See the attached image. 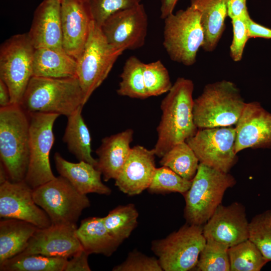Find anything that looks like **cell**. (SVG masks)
Wrapping results in <instances>:
<instances>
[{
    "label": "cell",
    "instance_id": "obj_1",
    "mask_svg": "<svg viewBox=\"0 0 271 271\" xmlns=\"http://www.w3.org/2000/svg\"><path fill=\"white\" fill-rule=\"evenodd\" d=\"M194 86L191 80L179 77L162 100L158 139L153 149L158 157L161 158L172 147L186 141L198 130L193 112Z\"/></svg>",
    "mask_w": 271,
    "mask_h": 271
},
{
    "label": "cell",
    "instance_id": "obj_2",
    "mask_svg": "<svg viewBox=\"0 0 271 271\" xmlns=\"http://www.w3.org/2000/svg\"><path fill=\"white\" fill-rule=\"evenodd\" d=\"M20 105L28 113H54L68 117L84 106V96L76 76H33Z\"/></svg>",
    "mask_w": 271,
    "mask_h": 271
},
{
    "label": "cell",
    "instance_id": "obj_3",
    "mask_svg": "<svg viewBox=\"0 0 271 271\" xmlns=\"http://www.w3.org/2000/svg\"><path fill=\"white\" fill-rule=\"evenodd\" d=\"M30 122L19 104L0 108L1 164L10 181L25 180L29 163Z\"/></svg>",
    "mask_w": 271,
    "mask_h": 271
},
{
    "label": "cell",
    "instance_id": "obj_4",
    "mask_svg": "<svg viewBox=\"0 0 271 271\" xmlns=\"http://www.w3.org/2000/svg\"><path fill=\"white\" fill-rule=\"evenodd\" d=\"M245 104L232 82L222 80L209 83L194 99L195 124L199 129L236 125Z\"/></svg>",
    "mask_w": 271,
    "mask_h": 271
},
{
    "label": "cell",
    "instance_id": "obj_5",
    "mask_svg": "<svg viewBox=\"0 0 271 271\" xmlns=\"http://www.w3.org/2000/svg\"><path fill=\"white\" fill-rule=\"evenodd\" d=\"M236 183L229 173L199 163L190 188L183 194L186 204L184 216L187 223L203 226L221 204L226 190Z\"/></svg>",
    "mask_w": 271,
    "mask_h": 271
},
{
    "label": "cell",
    "instance_id": "obj_6",
    "mask_svg": "<svg viewBox=\"0 0 271 271\" xmlns=\"http://www.w3.org/2000/svg\"><path fill=\"white\" fill-rule=\"evenodd\" d=\"M124 51L110 45L93 21L85 48L77 61L76 77L86 103L93 92L107 78Z\"/></svg>",
    "mask_w": 271,
    "mask_h": 271
},
{
    "label": "cell",
    "instance_id": "obj_7",
    "mask_svg": "<svg viewBox=\"0 0 271 271\" xmlns=\"http://www.w3.org/2000/svg\"><path fill=\"white\" fill-rule=\"evenodd\" d=\"M164 21L163 44L170 59L187 66L193 65L204 42L199 13L190 6Z\"/></svg>",
    "mask_w": 271,
    "mask_h": 271
},
{
    "label": "cell",
    "instance_id": "obj_8",
    "mask_svg": "<svg viewBox=\"0 0 271 271\" xmlns=\"http://www.w3.org/2000/svg\"><path fill=\"white\" fill-rule=\"evenodd\" d=\"M203 226L187 223L165 238L154 240L151 250L164 271L194 269L206 239Z\"/></svg>",
    "mask_w": 271,
    "mask_h": 271
},
{
    "label": "cell",
    "instance_id": "obj_9",
    "mask_svg": "<svg viewBox=\"0 0 271 271\" xmlns=\"http://www.w3.org/2000/svg\"><path fill=\"white\" fill-rule=\"evenodd\" d=\"M35 48L28 33L11 36L0 47V79L8 86L11 104H20L33 76Z\"/></svg>",
    "mask_w": 271,
    "mask_h": 271
},
{
    "label": "cell",
    "instance_id": "obj_10",
    "mask_svg": "<svg viewBox=\"0 0 271 271\" xmlns=\"http://www.w3.org/2000/svg\"><path fill=\"white\" fill-rule=\"evenodd\" d=\"M33 198L53 225L76 224L82 211L90 206L86 195L60 175L34 189Z\"/></svg>",
    "mask_w": 271,
    "mask_h": 271
},
{
    "label": "cell",
    "instance_id": "obj_11",
    "mask_svg": "<svg viewBox=\"0 0 271 271\" xmlns=\"http://www.w3.org/2000/svg\"><path fill=\"white\" fill-rule=\"evenodd\" d=\"M29 163L25 181L33 189L54 179L49 156L54 143L57 113L30 112Z\"/></svg>",
    "mask_w": 271,
    "mask_h": 271
},
{
    "label": "cell",
    "instance_id": "obj_12",
    "mask_svg": "<svg viewBox=\"0 0 271 271\" xmlns=\"http://www.w3.org/2000/svg\"><path fill=\"white\" fill-rule=\"evenodd\" d=\"M235 139V127L228 126L198 129L186 142L200 163L229 173L238 161Z\"/></svg>",
    "mask_w": 271,
    "mask_h": 271
},
{
    "label": "cell",
    "instance_id": "obj_13",
    "mask_svg": "<svg viewBox=\"0 0 271 271\" xmlns=\"http://www.w3.org/2000/svg\"><path fill=\"white\" fill-rule=\"evenodd\" d=\"M148 28V17L143 4L117 11L100 27L107 42L118 49L134 50L143 47Z\"/></svg>",
    "mask_w": 271,
    "mask_h": 271
},
{
    "label": "cell",
    "instance_id": "obj_14",
    "mask_svg": "<svg viewBox=\"0 0 271 271\" xmlns=\"http://www.w3.org/2000/svg\"><path fill=\"white\" fill-rule=\"evenodd\" d=\"M33 190L25 180L1 184V218L24 220L38 228L51 225L47 213L35 202Z\"/></svg>",
    "mask_w": 271,
    "mask_h": 271
},
{
    "label": "cell",
    "instance_id": "obj_15",
    "mask_svg": "<svg viewBox=\"0 0 271 271\" xmlns=\"http://www.w3.org/2000/svg\"><path fill=\"white\" fill-rule=\"evenodd\" d=\"M249 222L241 203L221 204L203 225V234L230 247L249 239Z\"/></svg>",
    "mask_w": 271,
    "mask_h": 271
},
{
    "label": "cell",
    "instance_id": "obj_16",
    "mask_svg": "<svg viewBox=\"0 0 271 271\" xmlns=\"http://www.w3.org/2000/svg\"><path fill=\"white\" fill-rule=\"evenodd\" d=\"M77 229L76 224H52L38 228L21 253L71 258L83 249L76 235Z\"/></svg>",
    "mask_w": 271,
    "mask_h": 271
},
{
    "label": "cell",
    "instance_id": "obj_17",
    "mask_svg": "<svg viewBox=\"0 0 271 271\" xmlns=\"http://www.w3.org/2000/svg\"><path fill=\"white\" fill-rule=\"evenodd\" d=\"M61 21L63 49L77 60L85 48L93 21L86 0H63Z\"/></svg>",
    "mask_w": 271,
    "mask_h": 271
},
{
    "label": "cell",
    "instance_id": "obj_18",
    "mask_svg": "<svg viewBox=\"0 0 271 271\" xmlns=\"http://www.w3.org/2000/svg\"><path fill=\"white\" fill-rule=\"evenodd\" d=\"M235 127L237 154L246 149H271V113L260 103H246Z\"/></svg>",
    "mask_w": 271,
    "mask_h": 271
},
{
    "label": "cell",
    "instance_id": "obj_19",
    "mask_svg": "<svg viewBox=\"0 0 271 271\" xmlns=\"http://www.w3.org/2000/svg\"><path fill=\"white\" fill-rule=\"evenodd\" d=\"M155 153L137 145L131 148L120 172L115 179V185L129 196L141 194L149 188L155 170Z\"/></svg>",
    "mask_w": 271,
    "mask_h": 271
},
{
    "label": "cell",
    "instance_id": "obj_20",
    "mask_svg": "<svg viewBox=\"0 0 271 271\" xmlns=\"http://www.w3.org/2000/svg\"><path fill=\"white\" fill-rule=\"evenodd\" d=\"M28 34L35 49L48 48L65 51L59 0H43L39 5Z\"/></svg>",
    "mask_w": 271,
    "mask_h": 271
},
{
    "label": "cell",
    "instance_id": "obj_21",
    "mask_svg": "<svg viewBox=\"0 0 271 271\" xmlns=\"http://www.w3.org/2000/svg\"><path fill=\"white\" fill-rule=\"evenodd\" d=\"M133 134V130L128 128L102 139L96 151V169L101 173L104 181L115 180L119 175L130 152Z\"/></svg>",
    "mask_w": 271,
    "mask_h": 271
},
{
    "label": "cell",
    "instance_id": "obj_22",
    "mask_svg": "<svg viewBox=\"0 0 271 271\" xmlns=\"http://www.w3.org/2000/svg\"><path fill=\"white\" fill-rule=\"evenodd\" d=\"M54 160L59 175L66 178L80 193L105 195L111 193V189L102 183L100 171L90 164L82 161L78 163L69 162L59 153L55 154Z\"/></svg>",
    "mask_w": 271,
    "mask_h": 271
},
{
    "label": "cell",
    "instance_id": "obj_23",
    "mask_svg": "<svg viewBox=\"0 0 271 271\" xmlns=\"http://www.w3.org/2000/svg\"><path fill=\"white\" fill-rule=\"evenodd\" d=\"M227 0H190L191 7L198 11L204 33L202 49L213 51L225 30Z\"/></svg>",
    "mask_w": 271,
    "mask_h": 271
},
{
    "label": "cell",
    "instance_id": "obj_24",
    "mask_svg": "<svg viewBox=\"0 0 271 271\" xmlns=\"http://www.w3.org/2000/svg\"><path fill=\"white\" fill-rule=\"evenodd\" d=\"M83 248L89 254L111 256L121 243L113 237L105 227L103 217H91L81 221L76 230Z\"/></svg>",
    "mask_w": 271,
    "mask_h": 271
},
{
    "label": "cell",
    "instance_id": "obj_25",
    "mask_svg": "<svg viewBox=\"0 0 271 271\" xmlns=\"http://www.w3.org/2000/svg\"><path fill=\"white\" fill-rule=\"evenodd\" d=\"M77 61L65 51L48 48L35 49L33 76L66 78L76 77Z\"/></svg>",
    "mask_w": 271,
    "mask_h": 271
},
{
    "label": "cell",
    "instance_id": "obj_26",
    "mask_svg": "<svg viewBox=\"0 0 271 271\" xmlns=\"http://www.w3.org/2000/svg\"><path fill=\"white\" fill-rule=\"evenodd\" d=\"M28 222L12 218L0 221V263L21 253L38 229Z\"/></svg>",
    "mask_w": 271,
    "mask_h": 271
},
{
    "label": "cell",
    "instance_id": "obj_27",
    "mask_svg": "<svg viewBox=\"0 0 271 271\" xmlns=\"http://www.w3.org/2000/svg\"><path fill=\"white\" fill-rule=\"evenodd\" d=\"M83 107H79L67 117L62 140L66 144L69 152L79 161L88 163L96 168L97 160L91 155V135L82 116Z\"/></svg>",
    "mask_w": 271,
    "mask_h": 271
},
{
    "label": "cell",
    "instance_id": "obj_28",
    "mask_svg": "<svg viewBox=\"0 0 271 271\" xmlns=\"http://www.w3.org/2000/svg\"><path fill=\"white\" fill-rule=\"evenodd\" d=\"M199 163L195 153L186 141L172 147L160 161L161 166L171 169L189 181H192L195 177Z\"/></svg>",
    "mask_w": 271,
    "mask_h": 271
},
{
    "label": "cell",
    "instance_id": "obj_29",
    "mask_svg": "<svg viewBox=\"0 0 271 271\" xmlns=\"http://www.w3.org/2000/svg\"><path fill=\"white\" fill-rule=\"evenodd\" d=\"M68 258L20 253L0 263L1 271H64Z\"/></svg>",
    "mask_w": 271,
    "mask_h": 271
},
{
    "label": "cell",
    "instance_id": "obj_30",
    "mask_svg": "<svg viewBox=\"0 0 271 271\" xmlns=\"http://www.w3.org/2000/svg\"><path fill=\"white\" fill-rule=\"evenodd\" d=\"M138 217L135 205L129 203L114 208L103 217V221L111 235L122 243L137 227Z\"/></svg>",
    "mask_w": 271,
    "mask_h": 271
},
{
    "label": "cell",
    "instance_id": "obj_31",
    "mask_svg": "<svg viewBox=\"0 0 271 271\" xmlns=\"http://www.w3.org/2000/svg\"><path fill=\"white\" fill-rule=\"evenodd\" d=\"M144 63L134 56L125 61L121 73L117 93L120 96L144 99L148 98L144 83Z\"/></svg>",
    "mask_w": 271,
    "mask_h": 271
},
{
    "label": "cell",
    "instance_id": "obj_32",
    "mask_svg": "<svg viewBox=\"0 0 271 271\" xmlns=\"http://www.w3.org/2000/svg\"><path fill=\"white\" fill-rule=\"evenodd\" d=\"M231 271H259L268 262L249 239L229 247Z\"/></svg>",
    "mask_w": 271,
    "mask_h": 271
},
{
    "label": "cell",
    "instance_id": "obj_33",
    "mask_svg": "<svg viewBox=\"0 0 271 271\" xmlns=\"http://www.w3.org/2000/svg\"><path fill=\"white\" fill-rule=\"evenodd\" d=\"M228 248L219 242L207 239L194 269L199 271H230Z\"/></svg>",
    "mask_w": 271,
    "mask_h": 271
},
{
    "label": "cell",
    "instance_id": "obj_34",
    "mask_svg": "<svg viewBox=\"0 0 271 271\" xmlns=\"http://www.w3.org/2000/svg\"><path fill=\"white\" fill-rule=\"evenodd\" d=\"M192 181L187 180L171 169L162 166L157 168L151 183L148 188L151 193L184 194L190 188Z\"/></svg>",
    "mask_w": 271,
    "mask_h": 271
},
{
    "label": "cell",
    "instance_id": "obj_35",
    "mask_svg": "<svg viewBox=\"0 0 271 271\" xmlns=\"http://www.w3.org/2000/svg\"><path fill=\"white\" fill-rule=\"evenodd\" d=\"M143 75L148 97L167 93L173 85L168 69L160 60L144 63Z\"/></svg>",
    "mask_w": 271,
    "mask_h": 271
},
{
    "label": "cell",
    "instance_id": "obj_36",
    "mask_svg": "<svg viewBox=\"0 0 271 271\" xmlns=\"http://www.w3.org/2000/svg\"><path fill=\"white\" fill-rule=\"evenodd\" d=\"M249 239L271 261V209L254 216L249 222Z\"/></svg>",
    "mask_w": 271,
    "mask_h": 271
},
{
    "label": "cell",
    "instance_id": "obj_37",
    "mask_svg": "<svg viewBox=\"0 0 271 271\" xmlns=\"http://www.w3.org/2000/svg\"><path fill=\"white\" fill-rule=\"evenodd\" d=\"M94 22L100 27L113 13L135 7L141 0H86Z\"/></svg>",
    "mask_w": 271,
    "mask_h": 271
},
{
    "label": "cell",
    "instance_id": "obj_38",
    "mask_svg": "<svg viewBox=\"0 0 271 271\" xmlns=\"http://www.w3.org/2000/svg\"><path fill=\"white\" fill-rule=\"evenodd\" d=\"M113 271H163L157 258L147 256L134 249L125 260L115 266Z\"/></svg>",
    "mask_w": 271,
    "mask_h": 271
},
{
    "label": "cell",
    "instance_id": "obj_39",
    "mask_svg": "<svg viewBox=\"0 0 271 271\" xmlns=\"http://www.w3.org/2000/svg\"><path fill=\"white\" fill-rule=\"evenodd\" d=\"M249 15L231 19L233 27V39L230 47V55L235 62L240 61L244 49L249 39L246 20Z\"/></svg>",
    "mask_w": 271,
    "mask_h": 271
},
{
    "label": "cell",
    "instance_id": "obj_40",
    "mask_svg": "<svg viewBox=\"0 0 271 271\" xmlns=\"http://www.w3.org/2000/svg\"><path fill=\"white\" fill-rule=\"evenodd\" d=\"M89 255L84 249L79 251L67 260L64 271H90L88 262Z\"/></svg>",
    "mask_w": 271,
    "mask_h": 271
},
{
    "label": "cell",
    "instance_id": "obj_41",
    "mask_svg": "<svg viewBox=\"0 0 271 271\" xmlns=\"http://www.w3.org/2000/svg\"><path fill=\"white\" fill-rule=\"evenodd\" d=\"M248 36L250 38L271 39V29L254 22L250 16L246 20Z\"/></svg>",
    "mask_w": 271,
    "mask_h": 271
},
{
    "label": "cell",
    "instance_id": "obj_42",
    "mask_svg": "<svg viewBox=\"0 0 271 271\" xmlns=\"http://www.w3.org/2000/svg\"><path fill=\"white\" fill-rule=\"evenodd\" d=\"M227 16L231 19L249 15L246 0H227Z\"/></svg>",
    "mask_w": 271,
    "mask_h": 271
},
{
    "label": "cell",
    "instance_id": "obj_43",
    "mask_svg": "<svg viewBox=\"0 0 271 271\" xmlns=\"http://www.w3.org/2000/svg\"><path fill=\"white\" fill-rule=\"evenodd\" d=\"M179 0H161V18L165 19L173 13V11Z\"/></svg>",
    "mask_w": 271,
    "mask_h": 271
},
{
    "label": "cell",
    "instance_id": "obj_44",
    "mask_svg": "<svg viewBox=\"0 0 271 271\" xmlns=\"http://www.w3.org/2000/svg\"><path fill=\"white\" fill-rule=\"evenodd\" d=\"M11 104L10 93L7 84L0 79V106L5 107Z\"/></svg>",
    "mask_w": 271,
    "mask_h": 271
},
{
    "label": "cell",
    "instance_id": "obj_45",
    "mask_svg": "<svg viewBox=\"0 0 271 271\" xmlns=\"http://www.w3.org/2000/svg\"><path fill=\"white\" fill-rule=\"evenodd\" d=\"M10 180L8 174L4 167L1 164L0 165V184L4 182Z\"/></svg>",
    "mask_w": 271,
    "mask_h": 271
},
{
    "label": "cell",
    "instance_id": "obj_46",
    "mask_svg": "<svg viewBox=\"0 0 271 271\" xmlns=\"http://www.w3.org/2000/svg\"><path fill=\"white\" fill-rule=\"evenodd\" d=\"M61 3L63 0H59Z\"/></svg>",
    "mask_w": 271,
    "mask_h": 271
}]
</instances>
